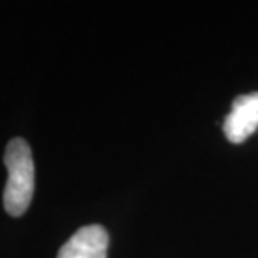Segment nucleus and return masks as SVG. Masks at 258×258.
<instances>
[{
    "label": "nucleus",
    "mask_w": 258,
    "mask_h": 258,
    "mask_svg": "<svg viewBox=\"0 0 258 258\" xmlns=\"http://www.w3.org/2000/svg\"><path fill=\"white\" fill-rule=\"evenodd\" d=\"M4 161L9 173L4 189L5 211L12 216H22L29 210L35 188V166L27 141L12 139L5 149Z\"/></svg>",
    "instance_id": "1"
},
{
    "label": "nucleus",
    "mask_w": 258,
    "mask_h": 258,
    "mask_svg": "<svg viewBox=\"0 0 258 258\" xmlns=\"http://www.w3.org/2000/svg\"><path fill=\"white\" fill-rule=\"evenodd\" d=\"M258 129V91L236 96L223 121V133L230 143H245Z\"/></svg>",
    "instance_id": "2"
},
{
    "label": "nucleus",
    "mask_w": 258,
    "mask_h": 258,
    "mask_svg": "<svg viewBox=\"0 0 258 258\" xmlns=\"http://www.w3.org/2000/svg\"><path fill=\"white\" fill-rule=\"evenodd\" d=\"M107 246L109 235L104 226L87 225L62 245L57 258H107Z\"/></svg>",
    "instance_id": "3"
}]
</instances>
